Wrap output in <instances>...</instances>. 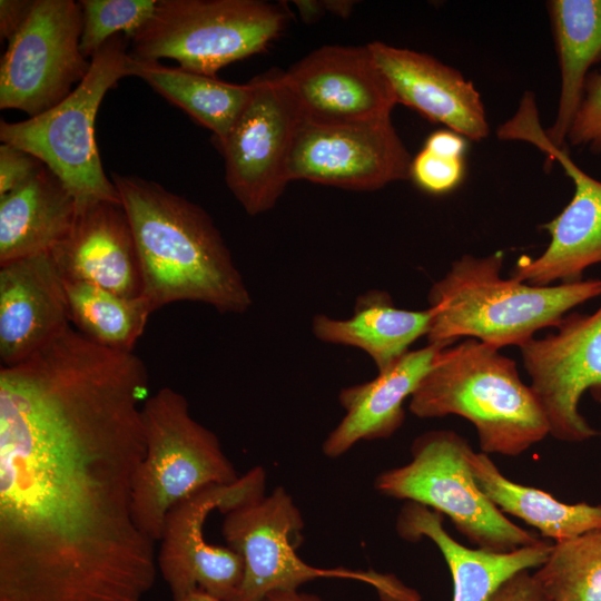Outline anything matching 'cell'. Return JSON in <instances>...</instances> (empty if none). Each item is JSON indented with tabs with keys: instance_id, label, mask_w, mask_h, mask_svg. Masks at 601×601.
I'll return each mask as SVG.
<instances>
[{
	"instance_id": "32",
	"label": "cell",
	"mask_w": 601,
	"mask_h": 601,
	"mask_svg": "<svg viewBox=\"0 0 601 601\" xmlns=\"http://www.w3.org/2000/svg\"><path fill=\"white\" fill-rule=\"evenodd\" d=\"M43 166L33 155L2 142L0 146V196L27 184Z\"/></svg>"
},
{
	"instance_id": "7",
	"label": "cell",
	"mask_w": 601,
	"mask_h": 601,
	"mask_svg": "<svg viewBox=\"0 0 601 601\" xmlns=\"http://www.w3.org/2000/svg\"><path fill=\"white\" fill-rule=\"evenodd\" d=\"M286 21L279 6L257 0H158L131 40L130 56L174 59L181 69L216 77L224 67L266 49Z\"/></svg>"
},
{
	"instance_id": "26",
	"label": "cell",
	"mask_w": 601,
	"mask_h": 601,
	"mask_svg": "<svg viewBox=\"0 0 601 601\" xmlns=\"http://www.w3.org/2000/svg\"><path fill=\"white\" fill-rule=\"evenodd\" d=\"M131 76L147 82L155 91L211 130L218 145L234 127L250 92V81L230 83L180 67H167L155 60L130 56Z\"/></svg>"
},
{
	"instance_id": "21",
	"label": "cell",
	"mask_w": 601,
	"mask_h": 601,
	"mask_svg": "<svg viewBox=\"0 0 601 601\" xmlns=\"http://www.w3.org/2000/svg\"><path fill=\"white\" fill-rule=\"evenodd\" d=\"M442 523L439 512L407 502L397 515L396 531L406 541L426 538L437 546L452 575V601H486L514 573L539 568L552 549L542 540L511 552L470 549L454 540Z\"/></svg>"
},
{
	"instance_id": "24",
	"label": "cell",
	"mask_w": 601,
	"mask_h": 601,
	"mask_svg": "<svg viewBox=\"0 0 601 601\" xmlns=\"http://www.w3.org/2000/svg\"><path fill=\"white\" fill-rule=\"evenodd\" d=\"M561 71L554 124L544 130L549 142L562 148L581 104L589 68L601 59V0L548 2Z\"/></svg>"
},
{
	"instance_id": "14",
	"label": "cell",
	"mask_w": 601,
	"mask_h": 601,
	"mask_svg": "<svg viewBox=\"0 0 601 601\" xmlns=\"http://www.w3.org/2000/svg\"><path fill=\"white\" fill-rule=\"evenodd\" d=\"M555 328L521 345V356L549 435L583 442L599 434L579 412V403L587 391L601 402V306L589 315L566 314Z\"/></svg>"
},
{
	"instance_id": "34",
	"label": "cell",
	"mask_w": 601,
	"mask_h": 601,
	"mask_svg": "<svg viewBox=\"0 0 601 601\" xmlns=\"http://www.w3.org/2000/svg\"><path fill=\"white\" fill-rule=\"evenodd\" d=\"M35 0L0 1V37L10 41L28 18Z\"/></svg>"
},
{
	"instance_id": "6",
	"label": "cell",
	"mask_w": 601,
	"mask_h": 601,
	"mask_svg": "<svg viewBox=\"0 0 601 601\" xmlns=\"http://www.w3.org/2000/svg\"><path fill=\"white\" fill-rule=\"evenodd\" d=\"M146 454L134 486V513L145 535L159 542L169 510L210 486L236 482L240 475L217 435L197 422L187 398L165 386L142 405Z\"/></svg>"
},
{
	"instance_id": "1",
	"label": "cell",
	"mask_w": 601,
	"mask_h": 601,
	"mask_svg": "<svg viewBox=\"0 0 601 601\" xmlns=\"http://www.w3.org/2000/svg\"><path fill=\"white\" fill-rule=\"evenodd\" d=\"M149 374L71 326L0 367V601H146L134 486Z\"/></svg>"
},
{
	"instance_id": "8",
	"label": "cell",
	"mask_w": 601,
	"mask_h": 601,
	"mask_svg": "<svg viewBox=\"0 0 601 601\" xmlns=\"http://www.w3.org/2000/svg\"><path fill=\"white\" fill-rule=\"evenodd\" d=\"M467 441L451 430L418 435L411 461L381 472L378 493L418 503L446 515L456 530L479 549L511 552L541 540L510 521L481 491L469 466Z\"/></svg>"
},
{
	"instance_id": "39",
	"label": "cell",
	"mask_w": 601,
	"mask_h": 601,
	"mask_svg": "<svg viewBox=\"0 0 601 601\" xmlns=\"http://www.w3.org/2000/svg\"><path fill=\"white\" fill-rule=\"evenodd\" d=\"M176 601H225V600L211 597L203 591H195Z\"/></svg>"
},
{
	"instance_id": "27",
	"label": "cell",
	"mask_w": 601,
	"mask_h": 601,
	"mask_svg": "<svg viewBox=\"0 0 601 601\" xmlns=\"http://www.w3.org/2000/svg\"><path fill=\"white\" fill-rule=\"evenodd\" d=\"M63 283L69 319L77 331L104 347L132 352L152 313L148 302L85 282L63 278Z\"/></svg>"
},
{
	"instance_id": "35",
	"label": "cell",
	"mask_w": 601,
	"mask_h": 601,
	"mask_svg": "<svg viewBox=\"0 0 601 601\" xmlns=\"http://www.w3.org/2000/svg\"><path fill=\"white\" fill-rule=\"evenodd\" d=\"M424 147L440 155L464 158L466 138L453 130L442 129L432 132Z\"/></svg>"
},
{
	"instance_id": "31",
	"label": "cell",
	"mask_w": 601,
	"mask_h": 601,
	"mask_svg": "<svg viewBox=\"0 0 601 601\" xmlns=\"http://www.w3.org/2000/svg\"><path fill=\"white\" fill-rule=\"evenodd\" d=\"M574 147L601 152V71L589 73L581 104L566 136Z\"/></svg>"
},
{
	"instance_id": "9",
	"label": "cell",
	"mask_w": 601,
	"mask_h": 601,
	"mask_svg": "<svg viewBox=\"0 0 601 601\" xmlns=\"http://www.w3.org/2000/svg\"><path fill=\"white\" fill-rule=\"evenodd\" d=\"M304 520L283 486L268 495L224 513L223 536L244 562V577L235 601H264L276 591L298 590L318 578H341L372 584L388 601H416L398 581L371 571L322 569L296 553Z\"/></svg>"
},
{
	"instance_id": "4",
	"label": "cell",
	"mask_w": 601,
	"mask_h": 601,
	"mask_svg": "<svg viewBox=\"0 0 601 601\" xmlns=\"http://www.w3.org/2000/svg\"><path fill=\"white\" fill-rule=\"evenodd\" d=\"M408 408L421 418H466L485 454L516 456L549 435L545 415L516 363L475 338L440 352Z\"/></svg>"
},
{
	"instance_id": "20",
	"label": "cell",
	"mask_w": 601,
	"mask_h": 601,
	"mask_svg": "<svg viewBox=\"0 0 601 601\" xmlns=\"http://www.w3.org/2000/svg\"><path fill=\"white\" fill-rule=\"evenodd\" d=\"M450 345L427 344L408 351L368 382L345 387L338 395L345 415L323 443L327 457L345 454L359 441L392 436L405 418L411 397L440 352Z\"/></svg>"
},
{
	"instance_id": "12",
	"label": "cell",
	"mask_w": 601,
	"mask_h": 601,
	"mask_svg": "<svg viewBox=\"0 0 601 601\" xmlns=\"http://www.w3.org/2000/svg\"><path fill=\"white\" fill-rule=\"evenodd\" d=\"M279 72L250 80L249 99L219 144L226 184L252 216L272 209L289 183L288 162L300 119Z\"/></svg>"
},
{
	"instance_id": "17",
	"label": "cell",
	"mask_w": 601,
	"mask_h": 601,
	"mask_svg": "<svg viewBox=\"0 0 601 601\" xmlns=\"http://www.w3.org/2000/svg\"><path fill=\"white\" fill-rule=\"evenodd\" d=\"M63 277L51 253L0 265V362L20 364L70 326Z\"/></svg>"
},
{
	"instance_id": "11",
	"label": "cell",
	"mask_w": 601,
	"mask_h": 601,
	"mask_svg": "<svg viewBox=\"0 0 601 601\" xmlns=\"http://www.w3.org/2000/svg\"><path fill=\"white\" fill-rule=\"evenodd\" d=\"M81 8L72 0H35L0 65V108L40 115L68 97L90 60L80 50Z\"/></svg>"
},
{
	"instance_id": "30",
	"label": "cell",
	"mask_w": 601,
	"mask_h": 601,
	"mask_svg": "<svg viewBox=\"0 0 601 601\" xmlns=\"http://www.w3.org/2000/svg\"><path fill=\"white\" fill-rule=\"evenodd\" d=\"M465 175V160L444 156L423 147L410 166V178L424 191L443 195L454 190Z\"/></svg>"
},
{
	"instance_id": "23",
	"label": "cell",
	"mask_w": 601,
	"mask_h": 601,
	"mask_svg": "<svg viewBox=\"0 0 601 601\" xmlns=\"http://www.w3.org/2000/svg\"><path fill=\"white\" fill-rule=\"evenodd\" d=\"M432 319V308H398L387 292L372 289L356 299L348 318L314 316L312 332L321 342L363 351L381 372L407 353L415 341L427 336Z\"/></svg>"
},
{
	"instance_id": "15",
	"label": "cell",
	"mask_w": 601,
	"mask_h": 601,
	"mask_svg": "<svg viewBox=\"0 0 601 601\" xmlns=\"http://www.w3.org/2000/svg\"><path fill=\"white\" fill-rule=\"evenodd\" d=\"M303 122L365 125L391 118L394 91L368 48L324 46L279 72Z\"/></svg>"
},
{
	"instance_id": "19",
	"label": "cell",
	"mask_w": 601,
	"mask_h": 601,
	"mask_svg": "<svg viewBox=\"0 0 601 601\" xmlns=\"http://www.w3.org/2000/svg\"><path fill=\"white\" fill-rule=\"evenodd\" d=\"M51 254L65 279L129 298L142 295L138 250L121 203L98 201L77 208L69 234Z\"/></svg>"
},
{
	"instance_id": "37",
	"label": "cell",
	"mask_w": 601,
	"mask_h": 601,
	"mask_svg": "<svg viewBox=\"0 0 601 601\" xmlns=\"http://www.w3.org/2000/svg\"><path fill=\"white\" fill-rule=\"evenodd\" d=\"M266 601H322L317 595L293 591H276L267 595Z\"/></svg>"
},
{
	"instance_id": "22",
	"label": "cell",
	"mask_w": 601,
	"mask_h": 601,
	"mask_svg": "<svg viewBox=\"0 0 601 601\" xmlns=\"http://www.w3.org/2000/svg\"><path fill=\"white\" fill-rule=\"evenodd\" d=\"M76 214L73 196L43 166L27 184L0 196V265L51 253L69 234Z\"/></svg>"
},
{
	"instance_id": "16",
	"label": "cell",
	"mask_w": 601,
	"mask_h": 601,
	"mask_svg": "<svg viewBox=\"0 0 601 601\" xmlns=\"http://www.w3.org/2000/svg\"><path fill=\"white\" fill-rule=\"evenodd\" d=\"M412 158L391 118L365 125L300 121L288 162L289 181L308 180L370 191L410 178Z\"/></svg>"
},
{
	"instance_id": "18",
	"label": "cell",
	"mask_w": 601,
	"mask_h": 601,
	"mask_svg": "<svg viewBox=\"0 0 601 601\" xmlns=\"http://www.w3.org/2000/svg\"><path fill=\"white\" fill-rule=\"evenodd\" d=\"M387 78L397 104L411 107L471 140L489 134L479 91L463 75L418 51L381 41L367 45Z\"/></svg>"
},
{
	"instance_id": "36",
	"label": "cell",
	"mask_w": 601,
	"mask_h": 601,
	"mask_svg": "<svg viewBox=\"0 0 601 601\" xmlns=\"http://www.w3.org/2000/svg\"><path fill=\"white\" fill-rule=\"evenodd\" d=\"M295 3L306 22L317 20L326 11L323 1H295Z\"/></svg>"
},
{
	"instance_id": "13",
	"label": "cell",
	"mask_w": 601,
	"mask_h": 601,
	"mask_svg": "<svg viewBox=\"0 0 601 601\" xmlns=\"http://www.w3.org/2000/svg\"><path fill=\"white\" fill-rule=\"evenodd\" d=\"M501 139L525 140L558 161L573 181L572 199L552 220L542 225L551 237L535 258H522L511 277L532 286L582 280L583 272L601 264V181L584 173L565 149L552 146L538 121L532 93L523 97L518 114L497 131Z\"/></svg>"
},
{
	"instance_id": "25",
	"label": "cell",
	"mask_w": 601,
	"mask_h": 601,
	"mask_svg": "<svg viewBox=\"0 0 601 601\" xmlns=\"http://www.w3.org/2000/svg\"><path fill=\"white\" fill-rule=\"evenodd\" d=\"M469 466L486 497L503 513L512 514L555 542L601 530V504H568L536 487L505 477L487 454L466 453Z\"/></svg>"
},
{
	"instance_id": "5",
	"label": "cell",
	"mask_w": 601,
	"mask_h": 601,
	"mask_svg": "<svg viewBox=\"0 0 601 601\" xmlns=\"http://www.w3.org/2000/svg\"><path fill=\"white\" fill-rule=\"evenodd\" d=\"M128 39H109L90 59L86 77L47 111L18 122H0V139L37 157L67 187L77 208L98 201L121 203L98 151L95 121L108 90L131 76Z\"/></svg>"
},
{
	"instance_id": "33",
	"label": "cell",
	"mask_w": 601,
	"mask_h": 601,
	"mask_svg": "<svg viewBox=\"0 0 601 601\" xmlns=\"http://www.w3.org/2000/svg\"><path fill=\"white\" fill-rule=\"evenodd\" d=\"M486 601H553L529 570L514 573L503 581Z\"/></svg>"
},
{
	"instance_id": "2",
	"label": "cell",
	"mask_w": 601,
	"mask_h": 601,
	"mask_svg": "<svg viewBox=\"0 0 601 601\" xmlns=\"http://www.w3.org/2000/svg\"><path fill=\"white\" fill-rule=\"evenodd\" d=\"M130 221L152 312L175 302H198L223 314H243L253 299L210 216L158 183L114 173Z\"/></svg>"
},
{
	"instance_id": "29",
	"label": "cell",
	"mask_w": 601,
	"mask_h": 601,
	"mask_svg": "<svg viewBox=\"0 0 601 601\" xmlns=\"http://www.w3.org/2000/svg\"><path fill=\"white\" fill-rule=\"evenodd\" d=\"M158 0H81L80 50L88 59L112 37L132 40L152 16Z\"/></svg>"
},
{
	"instance_id": "28",
	"label": "cell",
	"mask_w": 601,
	"mask_h": 601,
	"mask_svg": "<svg viewBox=\"0 0 601 601\" xmlns=\"http://www.w3.org/2000/svg\"><path fill=\"white\" fill-rule=\"evenodd\" d=\"M533 575L553 601H601V530L552 543Z\"/></svg>"
},
{
	"instance_id": "38",
	"label": "cell",
	"mask_w": 601,
	"mask_h": 601,
	"mask_svg": "<svg viewBox=\"0 0 601 601\" xmlns=\"http://www.w3.org/2000/svg\"><path fill=\"white\" fill-rule=\"evenodd\" d=\"M325 10L334 14L346 17L353 7L352 1H323Z\"/></svg>"
},
{
	"instance_id": "3",
	"label": "cell",
	"mask_w": 601,
	"mask_h": 601,
	"mask_svg": "<svg viewBox=\"0 0 601 601\" xmlns=\"http://www.w3.org/2000/svg\"><path fill=\"white\" fill-rule=\"evenodd\" d=\"M503 254L463 255L427 294L433 319L428 344L453 345L475 338L501 349L521 346L555 327L574 307L601 295V279L532 286L501 276Z\"/></svg>"
},
{
	"instance_id": "10",
	"label": "cell",
	"mask_w": 601,
	"mask_h": 601,
	"mask_svg": "<svg viewBox=\"0 0 601 601\" xmlns=\"http://www.w3.org/2000/svg\"><path fill=\"white\" fill-rule=\"evenodd\" d=\"M265 487L266 472L255 466L236 482L204 487L169 510L158 542L157 565L173 601L195 591L236 600L244 577L243 559L228 546L208 543L205 521L214 510L224 514L264 496Z\"/></svg>"
}]
</instances>
